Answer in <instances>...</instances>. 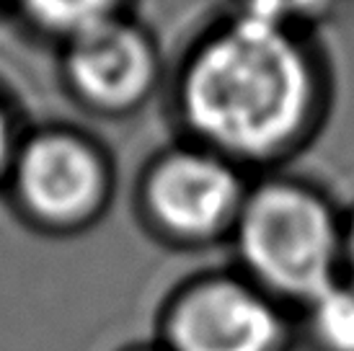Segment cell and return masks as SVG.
<instances>
[{"label": "cell", "mask_w": 354, "mask_h": 351, "mask_svg": "<svg viewBox=\"0 0 354 351\" xmlns=\"http://www.w3.org/2000/svg\"><path fill=\"white\" fill-rule=\"evenodd\" d=\"M313 96V70L290 29L251 16L212 34L181 80L187 124L227 158L285 150L308 124Z\"/></svg>", "instance_id": "6da1fadb"}, {"label": "cell", "mask_w": 354, "mask_h": 351, "mask_svg": "<svg viewBox=\"0 0 354 351\" xmlns=\"http://www.w3.org/2000/svg\"><path fill=\"white\" fill-rule=\"evenodd\" d=\"M238 256L269 297L310 303L336 284L344 266V230L310 189L290 181L259 186L236 220Z\"/></svg>", "instance_id": "7a4b0ae2"}, {"label": "cell", "mask_w": 354, "mask_h": 351, "mask_svg": "<svg viewBox=\"0 0 354 351\" xmlns=\"http://www.w3.org/2000/svg\"><path fill=\"white\" fill-rule=\"evenodd\" d=\"M282 318L254 282L207 276L171 300L163 321L166 351H277Z\"/></svg>", "instance_id": "3957f363"}, {"label": "cell", "mask_w": 354, "mask_h": 351, "mask_svg": "<svg viewBox=\"0 0 354 351\" xmlns=\"http://www.w3.org/2000/svg\"><path fill=\"white\" fill-rule=\"evenodd\" d=\"M246 202L236 168L212 150H176L150 168L145 209L171 238L202 243L233 230Z\"/></svg>", "instance_id": "277c9868"}, {"label": "cell", "mask_w": 354, "mask_h": 351, "mask_svg": "<svg viewBox=\"0 0 354 351\" xmlns=\"http://www.w3.org/2000/svg\"><path fill=\"white\" fill-rule=\"evenodd\" d=\"M19 194L41 222L70 227L96 215L106 196V168L99 153L70 135L34 140L19 160Z\"/></svg>", "instance_id": "5b68a950"}, {"label": "cell", "mask_w": 354, "mask_h": 351, "mask_svg": "<svg viewBox=\"0 0 354 351\" xmlns=\"http://www.w3.org/2000/svg\"><path fill=\"white\" fill-rule=\"evenodd\" d=\"M65 73L86 104L122 111L148 93L156 55L142 31L111 16L70 37Z\"/></svg>", "instance_id": "8992f818"}, {"label": "cell", "mask_w": 354, "mask_h": 351, "mask_svg": "<svg viewBox=\"0 0 354 351\" xmlns=\"http://www.w3.org/2000/svg\"><path fill=\"white\" fill-rule=\"evenodd\" d=\"M308 331L318 351H354V287H328L308 303Z\"/></svg>", "instance_id": "52a82bcc"}, {"label": "cell", "mask_w": 354, "mask_h": 351, "mask_svg": "<svg viewBox=\"0 0 354 351\" xmlns=\"http://www.w3.org/2000/svg\"><path fill=\"white\" fill-rule=\"evenodd\" d=\"M34 21L52 31L68 34V39L78 31L114 16L117 0H21Z\"/></svg>", "instance_id": "ba28073f"}, {"label": "cell", "mask_w": 354, "mask_h": 351, "mask_svg": "<svg viewBox=\"0 0 354 351\" xmlns=\"http://www.w3.org/2000/svg\"><path fill=\"white\" fill-rule=\"evenodd\" d=\"M331 0H243V16L290 29L295 21L318 16Z\"/></svg>", "instance_id": "9c48e42d"}, {"label": "cell", "mask_w": 354, "mask_h": 351, "mask_svg": "<svg viewBox=\"0 0 354 351\" xmlns=\"http://www.w3.org/2000/svg\"><path fill=\"white\" fill-rule=\"evenodd\" d=\"M344 266L349 269V284L354 287V222L344 230Z\"/></svg>", "instance_id": "30bf717a"}, {"label": "cell", "mask_w": 354, "mask_h": 351, "mask_svg": "<svg viewBox=\"0 0 354 351\" xmlns=\"http://www.w3.org/2000/svg\"><path fill=\"white\" fill-rule=\"evenodd\" d=\"M6 155H8V127H6L3 114H0V166L6 163Z\"/></svg>", "instance_id": "8fae6325"}, {"label": "cell", "mask_w": 354, "mask_h": 351, "mask_svg": "<svg viewBox=\"0 0 354 351\" xmlns=\"http://www.w3.org/2000/svg\"><path fill=\"white\" fill-rule=\"evenodd\" d=\"M140 351H166V349H140Z\"/></svg>", "instance_id": "7c38bea8"}]
</instances>
